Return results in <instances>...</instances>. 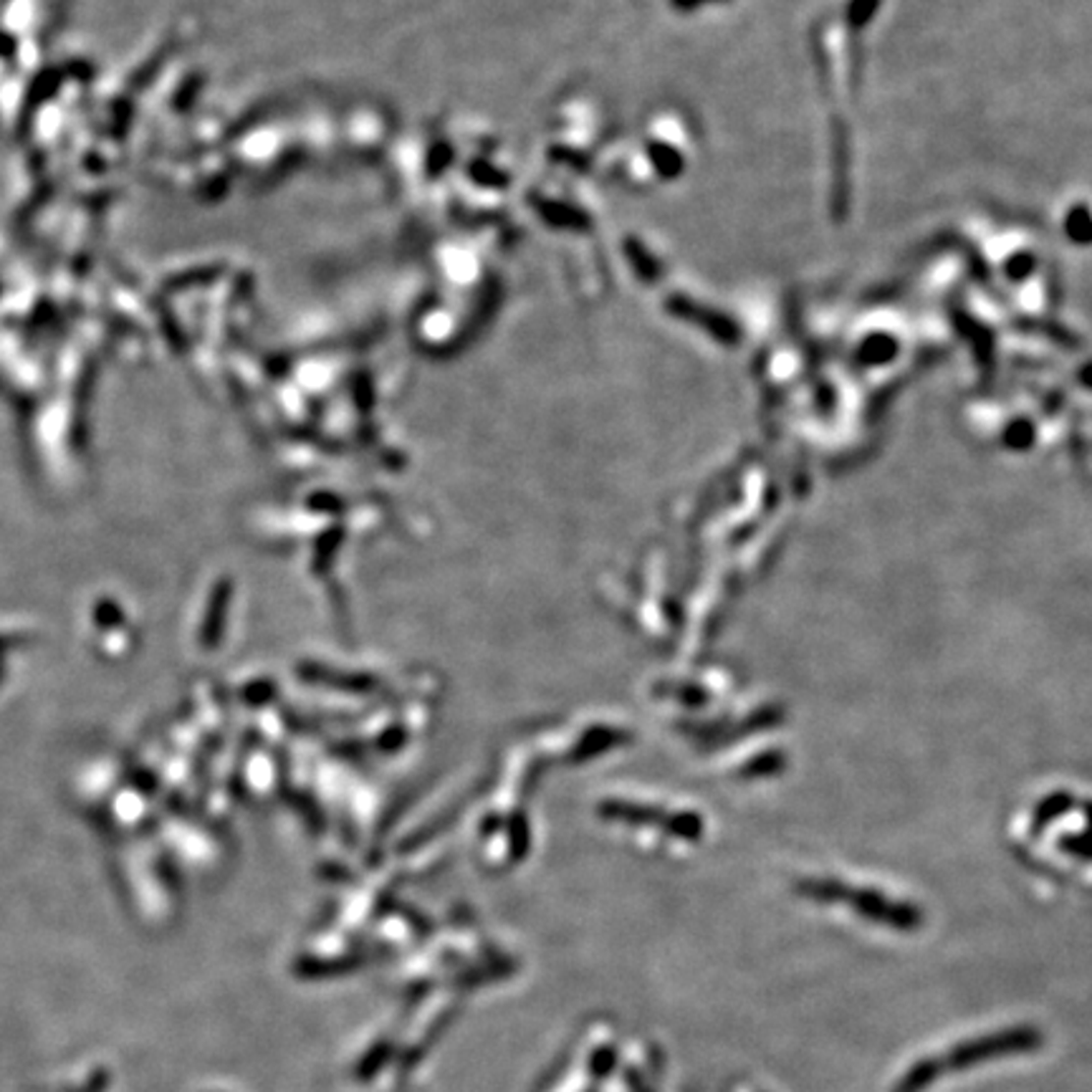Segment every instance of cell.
<instances>
[{
  "mask_svg": "<svg viewBox=\"0 0 1092 1092\" xmlns=\"http://www.w3.org/2000/svg\"><path fill=\"white\" fill-rule=\"evenodd\" d=\"M799 888H802L804 895L815 897V900H825V903L847 900V903L855 905L857 913L870 918V921L900 928V931H913L923 921L918 908H913V905L895 903V900H888V897L878 895V892H852L850 888L833 883V880H804Z\"/></svg>",
  "mask_w": 1092,
  "mask_h": 1092,
  "instance_id": "obj_1",
  "label": "cell"
},
{
  "mask_svg": "<svg viewBox=\"0 0 1092 1092\" xmlns=\"http://www.w3.org/2000/svg\"><path fill=\"white\" fill-rule=\"evenodd\" d=\"M1042 1042H1045V1037H1042V1032H1039L1037 1027L1004 1029V1032L999 1034H986V1037L968 1039V1042H963V1045L953 1047V1050L941 1060V1064H944L946 1072H948V1069H956L958 1072V1069L974 1067V1064L989 1063V1060H1002V1057H1011V1055H1027V1052H1034L1037 1047H1042Z\"/></svg>",
  "mask_w": 1092,
  "mask_h": 1092,
  "instance_id": "obj_2",
  "label": "cell"
},
{
  "mask_svg": "<svg viewBox=\"0 0 1092 1092\" xmlns=\"http://www.w3.org/2000/svg\"><path fill=\"white\" fill-rule=\"evenodd\" d=\"M944 1072L946 1069L944 1064H941V1060H931V1057H926V1060H921V1063H915L913 1067L897 1080L895 1090L892 1092H923L926 1087H931L933 1082L939 1080Z\"/></svg>",
  "mask_w": 1092,
  "mask_h": 1092,
  "instance_id": "obj_3",
  "label": "cell"
}]
</instances>
